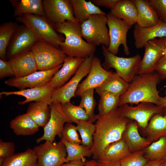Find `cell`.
<instances>
[{"label":"cell","instance_id":"6da1fadb","mask_svg":"<svg viewBox=\"0 0 166 166\" xmlns=\"http://www.w3.org/2000/svg\"><path fill=\"white\" fill-rule=\"evenodd\" d=\"M97 116L92 148L93 158L96 160L107 146L122 139L130 120L121 116L117 109L107 115Z\"/></svg>","mask_w":166,"mask_h":166},{"label":"cell","instance_id":"7a4b0ae2","mask_svg":"<svg viewBox=\"0 0 166 166\" xmlns=\"http://www.w3.org/2000/svg\"><path fill=\"white\" fill-rule=\"evenodd\" d=\"M155 71L136 75L125 93L120 97L119 106L124 104L153 103L159 106L160 96L157 85L160 80Z\"/></svg>","mask_w":166,"mask_h":166},{"label":"cell","instance_id":"3957f363","mask_svg":"<svg viewBox=\"0 0 166 166\" xmlns=\"http://www.w3.org/2000/svg\"><path fill=\"white\" fill-rule=\"evenodd\" d=\"M57 31L63 34L65 40L59 45L60 49L67 56L85 59L93 55L96 46L84 40L81 24L71 21L55 25Z\"/></svg>","mask_w":166,"mask_h":166},{"label":"cell","instance_id":"277c9868","mask_svg":"<svg viewBox=\"0 0 166 166\" xmlns=\"http://www.w3.org/2000/svg\"><path fill=\"white\" fill-rule=\"evenodd\" d=\"M30 29L35 34L38 41L49 43L59 48L60 43L65 38L56 31L55 25L45 16L26 14L15 18Z\"/></svg>","mask_w":166,"mask_h":166},{"label":"cell","instance_id":"5b68a950","mask_svg":"<svg viewBox=\"0 0 166 166\" xmlns=\"http://www.w3.org/2000/svg\"><path fill=\"white\" fill-rule=\"evenodd\" d=\"M104 61L102 65L106 70L111 68L115 69L117 73L126 81L130 83L135 76L138 74L141 60L137 54L129 57L117 56L110 53L104 45H102Z\"/></svg>","mask_w":166,"mask_h":166},{"label":"cell","instance_id":"8992f818","mask_svg":"<svg viewBox=\"0 0 166 166\" xmlns=\"http://www.w3.org/2000/svg\"><path fill=\"white\" fill-rule=\"evenodd\" d=\"M106 15H92L81 24L82 37L88 43L95 46L101 45L108 47L110 40Z\"/></svg>","mask_w":166,"mask_h":166},{"label":"cell","instance_id":"52a82bcc","mask_svg":"<svg viewBox=\"0 0 166 166\" xmlns=\"http://www.w3.org/2000/svg\"><path fill=\"white\" fill-rule=\"evenodd\" d=\"M31 50L38 70L53 69L62 64L67 56L60 48L40 41H38Z\"/></svg>","mask_w":166,"mask_h":166},{"label":"cell","instance_id":"ba28073f","mask_svg":"<svg viewBox=\"0 0 166 166\" xmlns=\"http://www.w3.org/2000/svg\"><path fill=\"white\" fill-rule=\"evenodd\" d=\"M33 150L37 157L38 166H61L68 162L66 148L61 140L57 142L46 141L35 146Z\"/></svg>","mask_w":166,"mask_h":166},{"label":"cell","instance_id":"9c48e42d","mask_svg":"<svg viewBox=\"0 0 166 166\" xmlns=\"http://www.w3.org/2000/svg\"><path fill=\"white\" fill-rule=\"evenodd\" d=\"M106 16L110 40L107 49L111 53L116 55L120 46L122 45L124 53L126 55H129L130 52L127 44V35L128 30L132 26L117 18L110 12L108 13Z\"/></svg>","mask_w":166,"mask_h":166},{"label":"cell","instance_id":"30bf717a","mask_svg":"<svg viewBox=\"0 0 166 166\" xmlns=\"http://www.w3.org/2000/svg\"><path fill=\"white\" fill-rule=\"evenodd\" d=\"M94 56L85 58L73 77L63 86L55 89L51 97L52 102L56 101L62 104L70 101L72 98L76 96L75 93L79 83L90 70Z\"/></svg>","mask_w":166,"mask_h":166},{"label":"cell","instance_id":"8fae6325","mask_svg":"<svg viewBox=\"0 0 166 166\" xmlns=\"http://www.w3.org/2000/svg\"><path fill=\"white\" fill-rule=\"evenodd\" d=\"M50 116L48 122L44 127L43 135L36 140L37 143L45 140L54 142L55 137L61 138L65 123L72 122L63 113L61 104L56 101H52L50 105Z\"/></svg>","mask_w":166,"mask_h":166},{"label":"cell","instance_id":"7c38bea8","mask_svg":"<svg viewBox=\"0 0 166 166\" xmlns=\"http://www.w3.org/2000/svg\"><path fill=\"white\" fill-rule=\"evenodd\" d=\"M38 41L34 33L26 25H18L7 48L6 56L10 59L31 50Z\"/></svg>","mask_w":166,"mask_h":166},{"label":"cell","instance_id":"4fadbf2b","mask_svg":"<svg viewBox=\"0 0 166 166\" xmlns=\"http://www.w3.org/2000/svg\"><path fill=\"white\" fill-rule=\"evenodd\" d=\"M163 109L153 103L144 102L135 106L123 104L119 106L117 110L121 116L135 121L140 127L145 128L152 116L160 112Z\"/></svg>","mask_w":166,"mask_h":166},{"label":"cell","instance_id":"5bb4252c","mask_svg":"<svg viewBox=\"0 0 166 166\" xmlns=\"http://www.w3.org/2000/svg\"><path fill=\"white\" fill-rule=\"evenodd\" d=\"M42 6L45 17L55 25L67 21L77 22L70 0H43Z\"/></svg>","mask_w":166,"mask_h":166},{"label":"cell","instance_id":"9a60e30c","mask_svg":"<svg viewBox=\"0 0 166 166\" xmlns=\"http://www.w3.org/2000/svg\"><path fill=\"white\" fill-rule=\"evenodd\" d=\"M62 64L48 70L36 71L26 76L9 79L5 81L6 85L20 90L44 86L61 68Z\"/></svg>","mask_w":166,"mask_h":166},{"label":"cell","instance_id":"2e32d148","mask_svg":"<svg viewBox=\"0 0 166 166\" xmlns=\"http://www.w3.org/2000/svg\"><path fill=\"white\" fill-rule=\"evenodd\" d=\"M145 51L141 60L138 74L155 71L156 65L164 55L165 48L163 38L148 41L144 46Z\"/></svg>","mask_w":166,"mask_h":166},{"label":"cell","instance_id":"e0dca14e","mask_svg":"<svg viewBox=\"0 0 166 166\" xmlns=\"http://www.w3.org/2000/svg\"><path fill=\"white\" fill-rule=\"evenodd\" d=\"M112 72L105 69L101 64L100 59L94 56L90 70L86 78L79 84L75 93L76 96L81 97L86 90L99 87Z\"/></svg>","mask_w":166,"mask_h":166},{"label":"cell","instance_id":"ac0fdd59","mask_svg":"<svg viewBox=\"0 0 166 166\" xmlns=\"http://www.w3.org/2000/svg\"><path fill=\"white\" fill-rule=\"evenodd\" d=\"M84 59L67 56L61 68L47 84L55 89L63 86L75 74Z\"/></svg>","mask_w":166,"mask_h":166},{"label":"cell","instance_id":"d6986e66","mask_svg":"<svg viewBox=\"0 0 166 166\" xmlns=\"http://www.w3.org/2000/svg\"><path fill=\"white\" fill-rule=\"evenodd\" d=\"M133 32L135 46L137 49L142 48L149 40L166 37V23L160 20L156 25L149 27H142L136 23Z\"/></svg>","mask_w":166,"mask_h":166},{"label":"cell","instance_id":"ffe728a7","mask_svg":"<svg viewBox=\"0 0 166 166\" xmlns=\"http://www.w3.org/2000/svg\"><path fill=\"white\" fill-rule=\"evenodd\" d=\"M8 61L16 77H24L38 70L31 50L12 57Z\"/></svg>","mask_w":166,"mask_h":166},{"label":"cell","instance_id":"44dd1931","mask_svg":"<svg viewBox=\"0 0 166 166\" xmlns=\"http://www.w3.org/2000/svg\"><path fill=\"white\" fill-rule=\"evenodd\" d=\"M55 89L47 84L42 86L21 89L16 91H2L0 92V95L22 96L25 98L26 99L24 101L18 102V103L19 105H24L30 102L40 101L51 97Z\"/></svg>","mask_w":166,"mask_h":166},{"label":"cell","instance_id":"7402d4cb","mask_svg":"<svg viewBox=\"0 0 166 166\" xmlns=\"http://www.w3.org/2000/svg\"><path fill=\"white\" fill-rule=\"evenodd\" d=\"M138 125L135 121L130 120L122 135V138L131 153L143 150L152 143L147 138L140 136L138 129Z\"/></svg>","mask_w":166,"mask_h":166},{"label":"cell","instance_id":"603a6c76","mask_svg":"<svg viewBox=\"0 0 166 166\" xmlns=\"http://www.w3.org/2000/svg\"><path fill=\"white\" fill-rule=\"evenodd\" d=\"M144 132L147 138L152 143L166 136V108H163L160 112L152 116Z\"/></svg>","mask_w":166,"mask_h":166},{"label":"cell","instance_id":"cb8c5ba5","mask_svg":"<svg viewBox=\"0 0 166 166\" xmlns=\"http://www.w3.org/2000/svg\"><path fill=\"white\" fill-rule=\"evenodd\" d=\"M131 153L125 141L122 138L107 146L96 160L98 162H120Z\"/></svg>","mask_w":166,"mask_h":166},{"label":"cell","instance_id":"d4e9b609","mask_svg":"<svg viewBox=\"0 0 166 166\" xmlns=\"http://www.w3.org/2000/svg\"><path fill=\"white\" fill-rule=\"evenodd\" d=\"M137 11L136 22L142 27H149L157 24L160 20L148 0H132Z\"/></svg>","mask_w":166,"mask_h":166},{"label":"cell","instance_id":"484cf974","mask_svg":"<svg viewBox=\"0 0 166 166\" xmlns=\"http://www.w3.org/2000/svg\"><path fill=\"white\" fill-rule=\"evenodd\" d=\"M51 102V97L31 102L28 107L26 113L40 127L44 128L50 117V105Z\"/></svg>","mask_w":166,"mask_h":166},{"label":"cell","instance_id":"4316f807","mask_svg":"<svg viewBox=\"0 0 166 166\" xmlns=\"http://www.w3.org/2000/svg\"><path fill=\"white\" fill-rule=\"evenodd\" d=\"M10 127L17 136H30L38 132L40 127L26 113L19 115L10 122Z\"/></svg>","mask_w":166,"mask_h":166},{"label":"cell","instance_id":"83f0119b","mask_svg":"<svg viewBox=\"0 0 166 166\" xmlns=\"http://www.w3.org/2000/svg\"><path fill=\"white\" fill-rule=\"evenodd\" d=\"M73 11L74 16L77 22L81 24L88 19L89 17L94 14L106 15L102 10L90 0H70Z\"/></svg>","mask_w":166,"mask_h":166},{"label":"cell","instance_id":"f1b7e54d","mask_svg":"<svg viewBox=\"0 0 166 166\" xmlns=\"http://www.w3.org/2000/svg\"><path fill=\"white\" fill-rule=\"evenodd\" d=\"M129 84L116 72H113L100 86L95 89V92L99 95L102 92H108L120 97L127 91Z\"/></svg>","mask_w":166,"mask_h":166},{"label":"cell","instance_id":"f546056e","mask_svg":"<svg viewBox=\"0 0 166 166\" xmlns=\"http://www.w3.org/2000/svg\"><path fill=\"white\" fill-rule=\"evenodd\" d=\"M110 12L131 25L136 23L137 11L132 0H120Z\"/></svg>","mask_w":166,"mask_h":166},{"label":"cell","instance_id":"4dcf8cb0","mask_svg":"<svg viewBox=\"0 0 166 166\" xmlns=\"http://www.w3.org/2000/svg\"><path fill=\"white\" fill-rule=\"evenodd\" d=\"M14 7L13 16L15 18L26 14L45 16L42 0L10 1Z\"/></svg>","mask_w":166,"mask_h":166},{"label":"cell","instance_id":"1f68e13d","mask_svg":"<svg viewBox=\"0 0 166 166\" xmlns=\"http://www.w3.org/2000/svg\"><path fill=\"white\" fill-rule=\"evenodd\" d=\"M0 166H38L37 158L33 149L28 148L5 159Z\"/></svg>","mask_w":166,"mask_h":166},{"label":"cell","instance_id":"d6a6232c","mask_svg":"<svg viewBox=\"0 0 166 166\" xmlns=\"http://www.w3.org/2000/svg\"><path fill=\"white\" fill-rule=\"evenodd\" d=\"M61 140L64 144L66 150V157L67 162L78 160L86 161L85 157H89L93 155L92 149L82 144H77L69 143L64 139Z\"/></svg>","mask_w":166,"mask_h":166},{"label":"cell","instance_id":"836d02e7","mask_svg":"<svg viewBox=\"0 0 166 166\" xmlns=\"http://www.w3.org/2000/svg\"><path fill=\"white\" fill-rule=\"evenodd\" d=\"M98 104L100 116L107 115L119 107L120 97L108 92H104L99 95Z\"/></svg>","mask_w":166,"mask_h":166},{"label":"cell","instance_id":"e575fe53","mask_svg":"<svg viewBox=\"0 0 166 166\" xmlns=\"http://www.w3.org/2000/svg\"><path fill=\"white\" fill-rule=\"evenodd\" d=\"M18 25L16 22L10 21L0 26V57L5 59L9 42Z\"/></svg>","mask_w":166,"mask_h":166},{"label":"cell","instance_id":"d590c367","mask_svg":"<svg viewBox=\"0 0 166 166\" xmlns=\"http://www.w3.org/2000/svg\"><path fill=\"white\" fill-rule=\"evenodd\" d=\"M143 150L145 156L149 160H163L166 157V136L152 143Z\"/></svg>","mask_w":166,"mask_h":166},{"label":"cell","instance_id":"8d00e7d4","mask_svg":"<svg viewBox=\"0 0 166 166\" xmlns=\"http://www.w3.org/2000/svg\"><path fill=\"white\" fill-rule=\"evenodd\" d=\"M61 106L64 113L72 123L89 121L86 111L79 105H75L69 101L61 104Z\"/></svg>","mask_w":166,"mask_h":166},{"label":"cell","instance_id":"74e56055","mask_svg":"<svg viewBox=\"0 0 166 166\" xmlns=\"http://www.w3.org/2000/svg\"><path fill=\"white\" fill-rule=\"evenodd\" d=\"M77 130L81 138L82 145L92 149L93 146V136L95 125L89 121H80L77 123Z\"/></svg>","mask_w":166,"mask_h":166},{"label":"cell","instance_id":"f35d334b","mask_svg":"<svg viewBox=\"0 0 166 166\" xmlns=\"http://www.w3.org/2000/svg\"><path fill=\"white\" fill-rule=\"evenodd\" d=\"M94 89H88L85 91L81 96V98L79 105L86 111L89 118V121L92 123L97 120V115L94 113L96 102L94 97Z\"/></svg>","mask_w":166,"mask_h":166},{"label":"cell","instance_id":"ab89813d","mask_svg":"<svg viewBox=\"0 0 166 166\" xmlns=\"http://www.w3.org/2000/svg\"><path fill=\"white\" fill-rule=\"evenodd\" d=\"M150 160L145 156L143 150L131 153L120 161L121 166H144Z\"/></svg>","mask_w":166,"mask_h":166},{"label":"cell","instance_id":"60d3db41","mask_svg":"<svg viewBox=\"0 0 166 166\" xmlns=\"http://www.w3.org/2000/svg\"><path fill=\"white\" fill-rule=\"evenodd\" d=\"M77 131L76 126L72 123H66L64 127L61 138L70 143L81 144L82 141L79 138Z\"/></svg>","mask_w":166,"mask_h":166},{"label":"cell","instance_id":"b9f144b4","mask_svg":"<svg viewBox=\"0 0 166 166\" xmlns=\"http://www.w3.org/2000/svg\"><path fill=\"white\" fill-rule=\"evenodd\" d=\"M160 21L166 23V0H149Z\"/></svg>","mask_w":166,"mask_h":166},{"label":"cell","instance_id":"7bdbcfd3","mask_svg":"<svg viewBox=\"0 0 166 166\" xmlns=\"http://www.w3.org/2000/svg\"><path fill=\"white\" fill-rule=\"evenodd\" d=\"M15 146L13 142L0 140V159L5 160L14 154Z\"/></svg>","mask_w":166,"mask_h":166},{"label":"cell","instance_id":"ee69618b","mask_svg":"<svg viewBox=\"0 0 166 166\" xmlns=\"http://www.w3.org/2000/svg\"><path fill=\"white\" fill-rule=\"evenodd\" d=\"M14 76V73L8 61L0 58V78Z\"/></svg>","mask_w":166,"mask_h":166},{"label":"cell","instance_id":"f6af8a7d","mask_svg":"<svg viewBox=\"0 0 166 166\" xmlns=\"http://www.w3.org/2000/svg\"><path fill=\"white\" fill-rule=\"evenodd\" d=\"M155 71L158 74L160 80L166 79V55L161 57L157 61Z\"/></svg>","mask_w":166,"mask_h":166},{"label":"cell","instance_id":"bcb514c9","mask_svg":"<svg viewBox=\"0 0 166 166\" xmlns=\"http://www.w3.org/2000/svg\"><path fill=\"white\" fill-rule=\"evenodd\" d=\"M120 0H90L96 6L104 7L111 10L113 9Z\"/></svg>","mask_w":166,"mask_h":166},{"label":"cell","instance_id":"7dc6e473","mask_svg":"<svg viewBox=\"0 0 166 166\" xmlns=\"http://www.w3.org/2000/svg\"><path fill=\"white\" fill-rule=\"evenodd\" d=\"M86 161L82 160H74L64 163L61 166H84Z\"/></svg>","mask_w":166,"mask_h":166},{"label":"cell","instance_id":"c3c4849f","mask_svg":"<svg viewBox=\"0 0 166 166\" xmlns=\"http://www.w3.org/2000/svg\"><path fill=\"white\" fill-rule=\"evenodd\" d=\"M97 166H121L120 161L98 162Z\"/></svg>","mask_w":166,"mask_h":166},{"label":"cell","instance_id":"681fc988","mask_svg":"<svg viewBox=\"0 0 166 166\" xmlns=\"http://www.w3.org/2000/svg\"><path fill=\"white\" fill-rule=\"evenodd\" d=\"M163 160H151L145 165L144 166H161Z\"/></svg>","mask_w":166,"mask_h":166},{"label":"cell","instance_id":"f907efd6","mask_svg":"<svg viewBox=\"0 0 166 166\" xmlns=\"http://www.w3.org/2000/svg\"><path fill=\"white\" fill-rule=\"evenodd\" d=\"M159 106L166 108V96L160 97L159 99Z\"/></svg>","mask_w":166,"mask_h":166},{"label":"cell","instance_id":"816d5d0a","mask_svg":"<svg viewBox=\"0 0 166 166\" xmlns=\"http://www.w3.org/2000/svg\"><path fill=\"white\" fill-rule=\"evenodd\" d=\"M97 161L94 159L86 161L84 166H97Z\"/></svg>","mask_w":166,"mask_h":166},{"label":"cell","instance_id":"f5cc1de1","mask_svg":"<svg viewBox=\"0 0 166 166\" xmlns=\"http://www.w3.org/2000/svg\"><path fill=\"white\" fill-rule=\"evenodd\" d=\"M163 41L165 45V49L164 52V55H166V37L163 38Z\"/></svg>","mask_w":166,"mask_h":166},{"label":"cell","instance_id":"db71d44e","mask_svg":"<svg viewBox=\"0 0 166 166\" xmlns=\"http://www.w3.org/2000/svg\"><path fill=\"white\" fill-rule=\"evenodd\" d=\"M161 166H166V157L163 160Z\"/></svg>","mask_w":166,"mask_h":166},{"label":"cell","instance_id":"11a10c76","mask_svg":"<svg viewBox=\"0 0 166 166\" xmlns=\"http://www.w3.org/2000/svg\"><path fill=\"white\" fill-rule=\"evenodd\" d=\"M164 94L165 95V96H166V89L165 91Z\"/></svg>","mask_w":166,"mask_h":166}]
</instances>
